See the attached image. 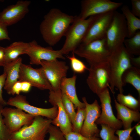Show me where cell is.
<instances>
[{
  "label": "cell",
  "instance_id": "4316f807",
  "mask_svg": "<svg viewBox=\"0 0 140 140\" xmlns=\"http://www.w3.org/2000/svg\"><path fill=\"white\" fill-rule=\"evenodd\" d=\"M77 109L74 121L72 124V131L80 133L85 119L86 111L85 107Z\"/></svg>",
  "mask_w": 140,
  "mask_h": 140
},
{
  "label": "cell",
  "instance_id": "8fae6325",
  "mask_svg": "<svg viewBox=\"0 0 140 140\" xmlns=\"http://www.w3.org/2000/svg\"><path fill=\"white\" fill-rule=\"evenodd\" d=\"M2 115L5 125L11 133L31 124L35 117L19 108L8 107L3 108Z\"/></svg>",
  "mask_w": 140,
  "mask_h": 140
},
{
  "label": "cell",
  "instance_id": "4dcf8cb0",
  "mask_svg": "<svg viewBox=\"0 0 140 140\" xmlns=\"http://www.w3.org/2000/svg\"><path fill=\"white\" fill-rule=\"evenodd\" d=\"M49 135L48 140H65L64 135L58 127L52 124L48 129Z\"/></svg>",
  "mask_w": 140,
  "mask_h": 140
},
{
  "label": "cell",
  "instance_id": "ffe728a7",
  "mask_svg": "<svg viewBox=\"0 0 140 140\" xmlns=\"http://www.w3.org/2000/svg\"><path fill=\"white\" fill-rule=\"evenodd\" d=\"M76 78L77 76L75 74L70 78H64L61 83L60 90L72 102L75 108H85L84 103L79 100L77 95L75 87Z\"/></svg>",
  "mask_w": 140,
  "mask_h": 140
},
{
  "label": "cell",
  "instance_id": "5bb4252c",
  "mask_svg": "<svg viewBox=\"0 0 140 140\" xmlns=\"http://www.w3.org/2000/svg\"><path fill=\"white\" fill-rule=\"evenodd\" d=\"M49 102L57 107L58 114L52 120V124L58 127L64 135L72 131V123L64 106L60 90L49 91Z\"/></svg>",
  "mask_w": 140,
  "mask_h": 140
},
{
  "label": "cell",
  "instance_id": "277c9868",
  "mask_svg": "<svg viewBox=\"0 0 140 140\" xmlns=\"http://www.w3.org/2000/svg\"><path fill=\"white\" fill-rule=\"evenodd\" d=\"M94 16L85 19H81L79 16H75L65 34L66 39L60 49L63 55L73 52L81 43Z\"/></svg>",
  "mask_w": 140,
  "mask_h": 140
},
{
  "label": "cell",
  "instance_id": "484cf974",
  "mask_svg": "<svg viewBox=\"0 0 140 140\" xmlns=\"http://www.w3.org/2000/svg\"><path fill=\"white\" fill-rule=\"evenodd\" d=\"M117 100L119 103L131 110L139 111L140 110V99H136L130 94L125 95L120 93L117 95Z\"/></svg>",
  "mask_w": 140,
  "mask_h": 140
},
{
  "label": "cell",
  "instance_id": "60d3db41",
  "mask_svg": "<svg viewBox=\"0 0 140 140\" xmlns=\"http://www.w3.org/2000/svg\"><path fill=\"white\" fill-rule=\"evenodd\" d=\"M131 61L132 66L140 68V55L136 57L132 56Z\"/></svg>",
  "mask_w": 140,
  "mask_h": 140
},
{
  "label": "cell",
  "instance_id": "f1b7e54d",
  "mask_svg": "<svg viewBox=\"0 0 140 140\" xmlns=\"http://www.w3.org/2000/svg\"><path fill=\"white\" fill-rule=\"evenodd\" d=\"M101 129L99 136L102 140H118V137L115 135L116 130L104 124H101Z\"/></svg>",
  "mask_w": 140,
  "mask_h": 140
},
{
  "label": "cell",
  "instance_id": "1f68e13d",
  "mask_svg": "<svg viewBox=\"0 0 140 140\" xmlns=\"http://www.w3.org/2000/svg\"><path fill=\"white\" fill-rule=\"evenodd\" d=\"M3 106L0 104V140H10L11 133L5 125L2 115Z\"/></svg>",
  "mask_w": 140,
  "mask_h": 140
},
{
  "label": "cell",
  "instance_id": "74e56055",
  "mask_svg": "<svg viewBox=\"0 0 140 140\" xmlns=\"http://www.w3.org/2000/svg\"><path fill=\"white\" fill-rule=\"evenodd\" d=\"M21 82L18 80L13 86L11 90L10 94L19 95L21 92Z\"/></svg>",
  "mask_w": 140,
  "mask_h": 140
},
{
  "label": "cell",
  "instance_id": "836d02e7",
  "mask_svg": "<svg viewBox=\"0 0 140 140\" xmlns=\"http://www.w3.org/2000/svg\"><path fill=\"white\" fill-rule=\"evenodd\" d=\"M135 127L123 130H116L115 133L118 136V140H133L131 134L135 128Z\"/></svg>",
  "mask_w": 140,
  "mask_h": 140
},
{
  "label": "cell",
  "instance_id": "3957f363",
  "mask_svg": "<svg viewBox=\"0 0 140 140\" xmlns=\"http://www.w3.org/2000/svg\"><path fill=\"white\" fill-rule=\"evenodd\" d=\"M73 52L85 59L90 66L108 62L111 53L107 46L106 38L81 43Z\"/></svg>",
  "mask_w": 140,
  "mask_h": 140
},
{
  "label": "cell",
  "instance_id": "7c38bea8",
  "mask_svg": "<svg viewBox=\"0 0 140 140\" xmlns=\"http://www.w3.org/2000/svg\"><path fill=\"white\" fill-rule=\"evenodd\" d=\"M82 99L85 104L86 114L80 133L87 137H98L100 131L96 121L100 116L101 107L96 100L90 104L85 97H83Z\"/></svg>",
  "mask_w": 140,
  "mask_h": 140
},
{
  "label": "cell",
  "instance_id": "cb8c5ba5",
  "mask_svg": "<svg viewBox=\"0 0 140 140\" xmlns=\"http://www.w3.org/2000/svg\"><path fill=\"white\" fill-rule=\"evenodd\" d=\"M124 86L127 83L132 85L137 91L140 97V68L132 66L123 73L121 78Z\"/></svg>",
  "mask_w": 140,
  "mask_h": 140
},
{
  "label": "cell",
  "instance_id": "b9f144b4",
  "mask_svg": "<svg viewBox=\"0 0 140 140\" xmlns=\"http://www.w3.org/2000/svg\"><path fill=\"white\" fill-rule=\"evenodd\" d=\"M136 132L137 134L139 136H140V124L139 123L135 126Z\"/></svg>",
  "mask_w": 140,
  "mask_h": 140
},
{
  "label": "cell",
  "instance_id": "e575fe53",
  "mask_svg": "<svg viewBox=\"0 0 140 140\" xmlns=\"http://www.w3.org/2000/svg\"><path fill=\"white\" fill-rule=\"evenodd\" d=\"M6 77V73H3L0 75V104L3 106L7 104L5 100L2 96V89L4 87Z\"/></svg>",
  "mask_w": 140,
  "mask_h": 140
},
{
  "label": "cell",
  "instance_id": "d6a6232c",
  "mask_svg": "<svg viewBox=\"0 0 140 140\" xmlns=\"http://www.w3.org/2000/svg\"><path fill=\"white\" fill-rule=\"evenodd\" d=\"M65 140H100L98 137H87L72 131L65 135Z\"/></svg>",
  "mask_w": 140,
  "mask_h": 140
},
{
  "label": "cell",
  "instance_id": "44dd1931",
  "mask_svg": "<svg viewBox=\"0 0 140 140\" xmlns=\"http://www.w3.org/2000/svg\"><path fill=\"white\" fill-rule=\"evenodd\" d=\"M114 102L117 113V118L122 122L124 129L131 128L133 122L139 121L140 113L139 111L131 110L120 104L115 98Z\"/></svg>",
  "mask_w": 140,
  "mask_h": 140
},
{
  "label": "cell",
  "instance_id": "ac0fdd59",
  "mask_svg": "<svg viewBox=\"0 0 140 140\" xmlns=\"http://www.w3.org/2000/svg\"><path fill=\"white\" fill-rule=\"evenodd\" d=\"M31 3L30 1L19 0L8 6L0 13V21L7 26L16 23L28 13Z\"/></svg>",
  "mask_w": 140,
  "mask_h": 140
},
{
  "label": "cell",
  "instance_id": "30bf717a",
  "mask_svg": "<svg viewBox=\"0 0 140 140\" xmlns=\"http://www.w3.org/2000/svg\"><path fill=\"white\" fill-rule=\"evenodd\" d=\"M123 4L122 2L110 0H83L79 16L81 19H85L91 16L116 11Z\"/></svg>",
  "mask_w": 140,
  "mask_h": 140
},
{
  "label": "cell",
  "instance_id": "d590c367",
  "mask_svg": "<svg viewBox=\"0 0 140 140\" xmlns=\"http://www.w3.org/2000/svg\"><path fill=\"white\" fill-rule=\"evenodd\" d=\"M132 13L135 16L140 18V0H131Z\"/></svg>",
  "mask_w": 140,
  "mask_h": 140
},
{
  "label": "cell",
  "instance_id": "7a4b0ae2",
  "mask_svg": "<svg viewBox=\"0 0 140 140\" xmlns=\"http://www.w3.org/2000/svg\"><path fill=\"white\" fill-rule=\"evenodd\" d=\"M132 56L127 51L123 44L111 52L108 63L110 75V89L113 94L115 93V88L120 93H123L122 77L125 71L132 66L131 61Z\"/></svg>",
  "mask_w": 140,
  "mask_h": 140
},
{
  "label": "cell",
  "instance_id": "f546056e",
  "mask_svg": "<svg viewBox=\"0 0 140 140\" xmlns=\"http://www.w3.org/2000/svg\"><path fill=\"white\" fill-rule=\"evenodd\" d=\"M62 98L64 108L72 124L74 122L76 113L75 111L74 106L66 95L62 93Z\"/></svg>",
  "mask_w": 140,
  "mask_h": 140
},
{
  "label": "cell",
  "instance_id": "ba28073f",
  "mask_svg": "<svg viewBox=\"0 0 140 140\" xmlns=\"http://www.w3.org/2000/svg\"><path fill=\"white\" fill-rule=\"evenodd\" d=\"M114 11L94 16L81 43L87 44L106 38Z\"/></svg>",
  "mask_w": 140,
  "mask_h": 140
},
{
  "label": "cell",
  "instance_id": "9a60e30c",
  "mask_svg": "<svg viewBox=\"0 0 140 140\" xmlns=\"http://www.w3.org/2000/svg\"><path fill=\"white\" fill-rule=\"evenodd\" d=\"M18 80L27 82L32 86L40 90H53L41 67L34 68L30 65L22 63L20 68Z\"/></svg>",
  "mask_w": 140,
  "mask_h": 140
},
{
  "label": "cell",
  "instance_id": "2e32d148",
  "mask_svg": "<svg viewBox=\"0 0 140 140\" xmlns=\"http://www.w3.org/2000/svg\"><path fill=\"white\" fill-rule=\"evenodd\" d=\"M29 44L26 54L29 57L31 64L40 65L42 60L65 59L60 50H54L51 47L42 46L38 45L35 40L29 42Z\"/></svg>",
  "mask_w": 140,
  "mask_h": 140
},
{
  "label": "cell",
  "instance_id": "52a82bcc",
  "mask_svg": "<svg viewBox=\"0 0 140 140\" xmlns=\"http://www.w3.org/2000/svg\"><path fill=\"white\" fill-rule=\"evenodd\" d=\"M86 83L89 89L98 96L107 88H110V69L108 62L90 66Z\"/></svg>",
  "mask_w": 140,
  "mask_h": 140
},
{
  "label": "cell",
  "instance_id": "8d00e7d4",
  "mask_svg": "<svg viewBox=\"0 0 140 140\" xmlns=\"http://www.w3.org/2000/svg\"><path fill=\"white\" fill-rule=\"evenodd\" d=\"M7 27L0 21V41L4 40H10Z\"/></svg>",
  "mask_w": 140,
  "mask_h": 140
},
{
  "label": "cell",
  "instance_id": "d6986e66",
  "mask_svg": "<svg viewBox=\"0 0 140 140\" xmlns=\"http://www.w3.org/2000/svg\"><path fill=\"white\" fill-rule=\"evenodd\" d=\"M22 63V59L19 57L10 62L6 64L3 66L4 72L6 74L4 88L9 94L10 95L13 86L18 80L20 68Z\"/></svg>",
  "mask_w": 140,
  "mask_h": 140
},
{
  "label": "cell",
  "instance_id": "d4e9b609",
  "mask_svg": "<svg viewBox=\"0 0 140 140\" xmlns=\"http://www.w3.org/2000/svg\"><path fill=\"white\" fill-rule=\"evenodd\" d=\"M124 45L127 51L131 55H140V31H137L132 37L126 38Z\"/></svg>",
  "mask_w": 140,
  "mask_h": 140
},
{
  "label": "cell",
  "instance_id": "9c48e42d",
  "mask_svg": "<svg viewBox=\"0 0 140 140\" xmlns=\"http://www.w3.org/2000/svg\"><path fill=\"white\" fill-rule=\"evenodd\" d=\"M40 65L52 87V90H60L61 81L63 79L66 77L69 68L66 63L58 59L42 60Z\"/></svg>",
  "mask_w": 140,
  "mask_h": 140
},
{
  "label": "cell",
  "instance_id": "5b68a950",
  "mask_svg": "<svg viewBox=\"0 0 140 140\" xmlns=\"http://www.w3.org/2000/svg\"><path fill=\"white\" fill-rule=\"evenodd\" d=\"M52 122L51 119L35 116L31 124L11 133L10 140H45Z\"/></svg>",
  "mask_w": 140,
  "mask_h": 140
},
{
  "label": "cell",
  "instance_id": "ab89813d",
  "mask_svg": "<svg viewBox=\"0 0 140 140\" xmlns=\"http://www.w3.org/2000/svg\"><path fill=\"white\" fill-rule=\"evenodd\" d=\"M5 47L0 46V66H3L5 64Z\"/></svg>",
  "mask_w": 140,
  "mask_h": 140
},
{
  "label": "cell",
  "instance_id": "8992f818",
  "mask_svg": "<svg viewBox=\"0 0 140 140\" xmlns=\"http://www.w3.org/2000/svg\"><path fill=\"white\" fill-rule=\"evenodd\" d=\"M127 36L125 18L122 13L115 11L106 37L107 46L111 53L123 44Z\"/></svg>",
  "mask_w": 140,
  "mask_h": 140
},
{
  "label": "cell",
  "instance_id": "e0dca14e",
  "mask_svg": "<svg viewBox=\"0 0 140 140\" xmlns=\"http://www.w3.org/2000/svg\"><path fill=\"white\" fill-rule=\"evenodd\" d=\"M101 102L102 110L100 117L97 120V124H107L116 130L120 129L123 127L121 121L118 119L113 113L111 102V98L108 88L99 94Z\"/></svg>",
  "mask_w": 140,
  "mask_h": 140
},
{
  "label": "cell",
  "instance_id": "603a6c76",
  "mask_svg": "<svg viewBox=\"0 0 140 140\" xmlns=\"http://www.w3.org/2000/svg\"><path fill=\"white\" fill-rule=\"evenodd\" d=\"M122 14L126 22L128 30V38L134 36L140 30V19L134 15L127 5H123L121 8Z\"/></svg>",
  "mask_w": 140,
  "mask_h": 140
},
{
  "label": "cell",
  "instance_id": "6da1fadb",
  "mask_svg": "<svg viewBox=\"0 0 140 140\" xmlns=\"http://www.w3.org/2000/svg\"><path fill=\"white\" fill-rule=\"evenodd\" d=\"M75 17L58 9H51L44 16L39 26L44 41L50 46L55 45L65 36Z\"/></svg>",
  "mask_w": 140,
  "mask_h": 140
},
{
  "label": "cell",
  "instance_id": "f35d334b",
  "mask_svg": "<svg viewBox=\"0 0 140 140\" xmlns=\"http://www.w3.org/2000/svg\"><path fill=\"white\" fill-rule=\"evenodd\" d=\"M21 82L22 90L21 92L27 93L30 90L31 87V84L29 82L25 81Z\"/></svg>",
  "mask_w": 140,
  "mask_h": 140
},
{
  "label": "cell",
  "instance_id": "83f0119b",
  "mask_svg": "<svg viewBox=\"0 0 140 140\" xmlns=\"http://www.w3.org/2000/svg\"><path fill=\"white\" fill-rule=\"evenodd\" d=\"M71 56H67V58L69 60L71 69L74 72L77 73H82L88 68L82 61L77 58L75 54L72 52Z\"/></svg>",
  "mask_w": 140,
  "mask_h": 140
},
{
  "label": "cell",
  "instance_id": "4fadbf2b",
  "mask_svg": "<svg viewBox=\"0 0 140 140\" xmlns=\"http://www.w3.org/2000/svg\"><path fill=\"white\" fill-rule=\"evenodd\" d=\"M6 102L7 105L19 108L34 116H41L52 120L56 117L58 114L57 107L48 108L36 107L29 103L26 96L20 94L10 98Z\"/></svg>",
  "mask_w": 140,
  "mask_h": 140
},
{
  "label": "cell",
  "instance_id": "7402d4cb",
  "mask_svg": "<svg viewBox=\"0 0 140 140\" xmlns=\"http://www.w3.org/2000/svg\"><path fill=\"white\" fill-rule=\"evenodd\" d=\"M29 45V43L16 41L5 47V64L14 60L21 55L26 54Z\"/></svg>",
  "mask_w": 140,
  "mask_h": 140
}]
</instances>
